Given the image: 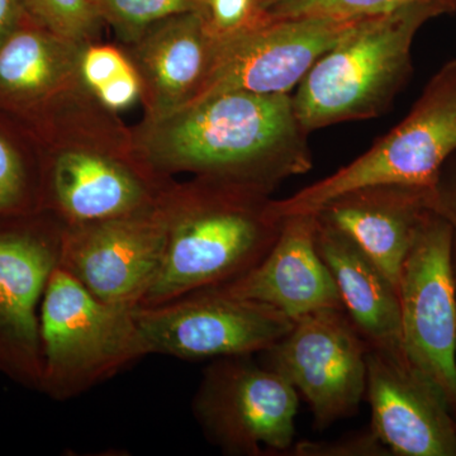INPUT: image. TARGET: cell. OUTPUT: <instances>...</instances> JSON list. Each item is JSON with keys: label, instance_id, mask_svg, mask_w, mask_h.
<instances>
[{"label": "cell", "instance_id": "6da1fadb", "mask_svg": "<svg viewBox=\"0 0 456 456\" xmlns=\"http://www.w3.org/2000/svg\"><path fill=\"white\" fill-rule=\"evenodd\" d=\"M307 134L292 95L230 92L151 119L142 154L159 175L191 171L273 191L311 170Z\"/></svg>", "mask_w": 456, "mask_h": 456}, {"label": "cell", "instance_id": "7a4b0ae2", "mask_svg": "<svg viewBox=\"0 0 456 456\" xmlns=\"http://www.w3.org/2000/svg\"><path fill=\"white\" fill-rule=\"evenodd\" d=\"M266 189L211 178L173 189V213L160 272L139 307L221 287L255 268L283 221Z\"/></svg>", "mask_w": 456, "mask_h": 456}, {"label": "cell", "instance_id": "3957f363", "mask_svg": "<svg viewBox=\"0 0 456 456\" xmlns=\"http://www.w3.org/2000/svg\"><path fill=\"white\" fill-rule=\"evenodd\" d=\"M440 14L432 5H410L362 18L312 66L292 97L305 134L382 114L410 74L416 33Z\"/></svg>", "mask_w": 456, "mask_h": 456}, {"label": "cell", "instance_id": "277c9868", "mask_svg": "<svg viewBox=\"0 0 456 456\" xmlns=\"http://www.w3.org/2000/svg\"><path fill=\"white\" fill-rule=\"evenodd\" d=\"M134 310L101 301L57 265L40 308V392L68 401L150 355Z\"/></svg>", "mask_w": 456, "mask_h": 456}, {"label": "cell", "instance_id": "5b68a950", "mask_svg": "<svg viewBox=\"0 0 456 456\" xmlns=\"http://www.w3.org/2000/svg\"><path fill=\"white\" fill-rule=\"evenodd\" d=\"M456 151V62L445 66L397 127L364 155L285 200H272L278 220L317 213L342 194L375 185L435 188Z\"/></svg>", "mask_w": 456, "mask_h": 456}, {"label": "cell", "instance_id": "8992f818", "mask_svg": "<svg viewBox=\"0 0 456 456\" xmlns=\"http://www.w3.org/2000/svg\"><path fill=\"white\" fill-rule=\"evenodd\" d=\"M402 346L411 367L434 384L456 419V283L452 227L426 215L398 278Z\"/></svg>", "mask_w": 456, "mask_h": 456}, {"label": "cell", "instance_id": "52a82bcc", "mask_svg": "<svg viewBox=\"0 0 456 456\" xmlns=\"http://www.w3.org/2000/svg\"><path fill=\"white\" fill-rule=\"evenodd\" d=\"M299 395L251 356L215 359L193 398L204 436L224 454H284L293 445Z\"/></svg>", "mask_w": 456, "mask_h": 456}, {"label": "cell", "instance_id": "ba28073f", "mask_svg": "<svg viewBox=\"0 0 456 456\" xmlns=\"http://www.w3.org/2000/svg\"><path fill=\"white\" fill-rule=\"evenodd\" d=\"M362 18L264 16L235 32L216 33L208 71L185 106L230 92L289 94Z\"/></svg>", "mask_w": 456, "mask_h": 456}, {"label": "cell", "instance_id": "9c48e42d", "mask_svg": "<svg viewBox=\"0 0 456 456\" xmlns=\"http://www.w3.org/2000/svg\"><path fill=\"white\" fill-rule=\"evenodd\" d=\"M134 314L150 355L191 362L263 353L294 323L272 305L217 288L152 307H136Z\"/></svg>", "mask_w": 456, "mask_h": 456}, {"label": "cell", "instance_id": "30bf717a", "mask_svg": "<svg viewBox=\"0 0 456 456\" xmlns=\"http://www.w3.org/2000/svg\"><path fill=\"white\" fill-rule=\"evenodd\" d=\"M370 345L345 310H322L294 321L292 330L263 351L264 367L281 375L325 430L355 415L367 391Z\"/></svg>", "mask_w": 456, "mask_h": 456}, {"label": "cell", "instance_id": "8fae6325", "mask_svg": "<svg viewBox=\"0 0 456 456\" xmlns=\"http://www.w3.org/2000/svg\"><path fill=\"white\" fill-rule=\"evenodd\" d=\"M64 224L51 213L0 220V373L40 392V308Z\"/></svg>", "mask_w": 456, "mask_h": 456}, {"label": "cell", "instance_id": "7c38bea8", "mask_svg": "<svg viewBox=\"0 0 456 456\" xmlns=\"http://www.w3.org/2000/svg\"><path fill=\"white\" fill-rule=\"evenodd\" d=\"M173 188L139 212L95 224L64 226L59 266L101 301L139 307L163 264Z\"/></svg>", "mask_w": 456, "mask_h": 456}, {"label": "cell", "instance_id": "4fadbf2b", "mask_svg": "<svg viewBox=\"0 0 456 456\" xmlns=\"http://www.w3.org/2000/svg\"><path fill=\"white\" fill-rule=\"evenodd\" d=\"M158 178L94 150H61L42 164V211L64 226L123 217L165 196L170 188Z\"/></svg>", "mask_w": 456, "mask_h": 456}, {"label": "cell", "instance_id": "5bb4252c", "mask_svg": "<svg viewBox=\"0 0 456 456\" xmlns=\"http://www.w3.org/2000/svg\"><path fill=\"white\" fill-rule=\"evenodd\" d=\"M370 430L397 456H456V422L445 398L407 360L369 347Z\"/></svg>", "mask_w": 456, "mask_h": 456}, {"label": "cell", "instance_id": "9a60e30c", "mask_svg": "<svg viewBox=\"0 0 456 456\" xmlns=\"http://www.w3.org/2000/svg\"><path fill=\"white\" fill-rule=\"evenodd\" d=\"M317 213L285 217L277 241L250 272L216 287L265 303L296 321L322 310H344L334 278L316 248Z\"/></svg>", "mask_w": 456, "mask_h": 456}, {"label": "cell", "instance_id": "2e32d148", "mask_svg": "<svg viewBox=\"0 0 456 456\" xmlns=\"http://www.w3.org/2000/svg\"><path fill=\"white\" fill-rule=\"evenodd\" d=\"M435 188L375 185L355 189L335 198L317 213L349 236L398 285L404 257L426 215L434 208Z\"/></svg>", "mask_w": 456, "mask_h": 456}, {"label": "cell", "instance_id": "e0dca14e", "mask_svg": "<svg viewBox=\"0 0 456 456\" xmlns=\"http://www.w3.org/2000/svg\"><path fill=\"white\" fill-rule=\"evenodd\" d=\"M216 38L208 11H197L156 23L134 42V65L151 119L179 110L196 94L211 64Z\"/></svg>", "mask_w": 456, "mask_h": 456}, {"label": "cell", "instance_id": "ac0fdd59", "mask_svg": "<svg viewBox=\"0 0 456 456\" xmlns=\"http://www.w3.org/2000/svg\"><path fill=\"white\" fill-rule=\"evenodd\" d=\"M316 248L344 310L370 347L407 360L402 346L397 285L349 236L317 213Z\"/></svg>", "mask_w": 456, "mask_h": 456}, {"label": "cell", "instance_id": "d6986e66", "mask_svg": "<svg viewBox=\"0 0 456 456\" xmlns=\"http://www.w3.org/2000/svg\"><path fill=\"white\" fill-rule=\"evenodd\" d=\"M83 47L29 17L0 45V110L32 118L79 74Z\"/></svg>", "mask_w": 456, "mask_h": 456}, {"label": "cell", "instance_id": "ffe728a7", "mask_svg": "<svg viewBox=\"0 0 456 456\" xmlns=\"http://www.w3.org/2000/svg\"><path fill=\"white\" fill-rule=\"evenodd\" d=\"M42 211V164L0 128V220Z\"/></svg>", "mask_w": 456, "mask_h": 456}, {"label": "cell", "instance_id": "44dd1931", "mask_svg": "<svg viewBox=\"0 0 456 456\" xmlns=\"http://www.w3.org/2000/svg\"><path fill=\"white\" fill-rule=\"evenodd\" d=\"M102 22L134 44L156 23L188 12L208 11V0H90Z\"/></svg>", "mask_w": 456, "mask_h": 456}, {"label": "cell", "instance_id": "7402d4cb", "mask_svg": "<svg viewBox=\"0 0 456 456\" xmlns=\"http://www.w3.org/2000/svg\"><path fill=\"white\" fill-rule=\"evenodd\" d=\"M410 5H432L455 13L456 0H288L265 13L269 20L302 17L360 18L377 16Z\"/></svg>", "mask_w": 456, "mask_h": 456}, {"label": "cell", "instance_id": "603a6c76", "mask_svg": "<svg viewBox=\"0 0 456 456\" xmlns=\"http://www.w3.org/2000/svg\"><path fill=\"white\" fill-rule=\"evenodd\" d=\"M29 13L51 32L80 46L97 36L102 22L90 0H29Z\"/></svg>", "mask_w": 456, "mask_h": 456}, {"label": "cell", "instance_id": "cb8c5ba5", "mask_svg": "<svg viewBox=\"0 0 456 456\" xmlns=\"http://www.w3.org/2000/svg\"><path fill=\"white\" fill-rule=\"evenodd\" d=\"M132 68L134 62L110 45H86L80 53V79L94 95Z\"/></svg>", "mask_w": 456, "mask_h": 456}, {"label": "cell", "instance_id": "d4e9b609", "mask_svg": "<svg viewBox=\"0 0 456 456\" xmlns=\"http://www.w3.org/2000/svg\"><path fill=\"white\" fill-rule=\"evenodd\" d=\"M297 456H388L389 450L378 440L369 428L367 434L345 437L332 443H311L303 441L292 450Z\"/></svg>", "mask_w": 456, "mask_h": 456}, {"label": "cell", "instance_id": "484cf974", "mask_svg": "<svg viewBox=\"0 0 456 456\" xmlns=\"http://www.w3.org/2000/svg\"><path fill=\"white\" fill-rule=\"evenodd\" d=\"M264 16L256 0H208L209 25L217 35L235 32Z\"/></svg>", "mask_w": 456, "mask_h": 456}, {"label": "cell", "instance_id": "4316f807", "mask_svg": "<svg viewBox=\"0 0 456 456\" xmlns=\"http://www.w3.org/2000/svg\"><path fill=\"white\" fill-rule=\"evenodd\" d=\"M435 208L446 217L452 227V266L456 283V173L450 178L440 174L435 188Z\"/></svg>", "mask_w": 456, "mask_h": 456}, {"label": "cell", "instance_id": "83f0119b", "mask_svg": "<svg viewBox=\"0 0 456 456\" xmlns=\"http://www.w3.org/2000/svg\"><path fill=\"white\" fill-rule=\"evenodd\" d=\"M29 17V0H0V45Z\"/></svg>", "mask_w": 456, "mask_h": 456}, {"label": "cell", "instance_id": "f1b7e54d", "mask_svg": "<svg viewBox=\"0 0 456 456\" xmlns=\"http://www.w3.org/2000/svg\"><path fill=\"white\" fill-rule=\"evenodd\" d=\"M288 0H256L257 11L261 14L268 13L273 8L278 7V5L283 4Z\"/></svg>", "mask_w": 456, "mask_h": 456}]
</instances>
